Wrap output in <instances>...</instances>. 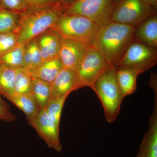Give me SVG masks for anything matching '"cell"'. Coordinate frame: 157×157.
Masks as SVG:
<instances>
[{"label": "cell", "mask_w": 157, "mask_h": 157, "mask_svg": "<svg viewBox=\"0 0 157 157\" xmlns=\"http://www.w3.org/2000/svg\"><path fill=\"white\" fill-rule=\"evenodd\" d=\"M29 9H44L62 6L59 0H25Z\"/></svg>", "instance_id": "obj_26"}, {"label": "cell", "mask_w": 157, "mask_h": 157, "mask_svg": "<svg viewBox=\"0 0 157 157\" xmlns=\"http://www.w3.org/2000/svg\"><path fill=\"white\" fill-rule=\"evenodd\" d=\"M25 48V45L17 43L12 49L0 57V63L14 69L24 67Z\"/></svg>", "instance_id": "obj_22"}, {"label": "cell", "mask_w": 157, "mask_h": 157, "mask_svg": "<svg viewBox=\"0 0 157 157\" xmlns=\"http://www.w3.org/2000/svg\"><path fill=\"white\" fill-rule=\"evenodd\" d=\"M135 38L150 46L157 47V16L154 14L137 26Z\"/></svg>", "instance_id": "obj_14"}, {"label": "cell", "mask_w": 157, "mask_h": 157, "mask_svg": "<svg viewBox=\"0 0 157 157\" xmlns=\"http://www.w3.org/2000/svg\"><path fill=\"white\" fill-rule=\"evenodd\" d=\"M108 64L103 54L95 47H88L77 72L82 87H91Z\"/></svg>", "instance_id": "obj_8"}, {"label": "cell", "mask_w": 157, "mask_h": 157, "mask_svg": "<svg viewBox=\"0 0 157 157\" xmlns=\"http://www.w3.org/2000/svg\"><path fill=\"white\" fill-rule=\"evenodd\" d=\"M29 123L35 129L38 135L50 148L58 152L62 150L59 139L60 124L49 116L46 109H41L36 116Z\"/></svg>", "instance_id": "obj_9"}, {"label": "cell", "mask_w": 157, "mask_h": 157, "mask_svg": "<svg viewBox=\"0 0 157 157\" xmlns=\"http://www.w3.org/2000/svg\"><path fill=\"white\" fill-rule=\"evenodd\" d=\"M42 63L59 56L61 36L55 31L50 29L36 38Z\"/></svg>", "instance_id": "obj_12"}, {"label": "cell", "mask_w": 157, "mask_h": 157, "mask_svg": "<svg viewBox=\"0 0 157 157\" xmlns=\"http://www.w3.org/2000/svg\"><path fill=\"white\" fill-rule=\"evenodd\" d=\"M2 9L21 13L29 9L25 0H0Z\"/></svg>", "instance_id": "obj_25"}, {"label": "cell", "mask_w": 157, "mask_h": 157, "mask_svg": "<svg viewBox=\"0 0 157 157\" xmlns=\"http://www.w3.org/2000/svg\"><path fill=\"white\" fill-rule=\"evenodd\" d=\"M62 6L29 9L21 13L17 43L25 45L52 28L62 13Z\"/></svg>", "instance_id": "obj_2"}, {"label": "cell", "mask_w": 157, "mask_h": 157, "mask_svg": "<svg viewBox=\"0 0 157 157\" xmlns=\"http://www.w3.org/2000/svg\"><path fill=\"white\" fill-rule=\"evenodd\" d=\"M87 48L78 42L61 37L59 56L63 68L77 72Z\"/></svg>", "instance_id": "obj_11"}, {"label": "cell", "mask_w": 157, "mask_h": 157, "mask_svg": "<svg viewBox=\"0 0 157 157\" xmlns=\"http://www.w3.org/2000/svg\"><path fill=\"white\" fill-rule=\"evenodd\" d=\"M18 42V33H0V57L12 49Z\"/></svg>", "instance_id": "obj_24"}, {"label": "cell", "mask_w": 157, "mask_h": 157, "mask_svg": "<svg viewBox=\"0 0 157 157\" xmlns=\"http://www.w3.org/2000/svg\"><path fill=\"white\" fill-rule=\"evenodd\" d=\"M42 63L36 39L31 40L25 45L24 64V67L32 73Z\"/></svg>", "instance_id": "obj_18"}, {"label": "cell", "mask_w": 157, "mask_h": 157, "mask_svg": "<svg viewBox=\"0 0 157 157\" xmlns=\"http://www.w3.org/2000/svg\"><path fill=\"white\" fill-rule=\"evenodd\" d=\"M2 9V7H1V3H0V9Z\"/></svg>", "instance_id": "obj_31"}, {"label": "cell", "mask_w": 157, "mask_h": 157, "mask_svg": "<svg viewBox=\"0 0 157 157\" xmlns=\"http://www.w3.org/2000/svg\"><path fill=\"white\" fill-rule=\"evenodd\" d=\"M114 0H76L62 6V12L86 17L100 28L111 22Z\"/></svg>", "instance_id": "obj_5"}, {"label": "cell", "mask_w": 157, "mask_h": 157, "mask_svg": "<svg viewBox=\"0 0 157 157\" xmlns=\"http://www.w3.org/2000/svg\"><path fill=\"white\" fill-rule=\"evenodd\" d=\"M16 69L0 63V94L6 98L14 94Z\"/></svg>", "instance_id": "obj_19"}, {"label": "cell", "mask_w": 157, "mask_h": 157, "mask_svg": "<svg viewBox=\"0 0 157 157\" xmlns=\"http://www.w3.org/2000/svg\"><path fill=\"white\" fill-rule=\"evenodd\" d=\"M0 94V120L12 122L16 120L15 116L11 112L9 105L3 100Z\"/></svg>", "instance_id": "obj_27"}, {"label": "cell", "mask_w": 157, "mask_h": 157, "mask_svg": "<svg viewBox=\"0 0 157 157\" xmlns=\"http://www.w3.org/2000/svg\"><path fill=\"white\" fill-rule=\"evenodd\" d=\"M140 73L128 69H117V79L123 98L133 94L137 89V78Z\"/></svg>", "instance_id": "obj_16"}, {"label": "cell", "mask_w": 157, "mask_h": 157, "mask_svg": "<svg viewBox=\"0 0 157 157\" xmlns=\"http://www.w3.org/2000/svg\"><path fill=\"white\" fill-rule=\"evenodd\" d=\"M136 157H157V103L155 102L151 116L148 130L140 145Z\"/></svg>", "instance_id": "obj_13"}, {"label": "cell", "mask_w": 157, "mask_h": 157, "mask_svg": "<svg viewBox=\"0 0 157 157\" xmlns=\"http://www.w3.org/2000/svg\"><path fill=\"white\" fill-rule=\"evenodd\" d=\"M117 68L108 64L91 88L102 103L106 120L109 123L116 119L124 98L117 79Z\"/></svg>", "instance_id": "obj_3"}, {"label": "cell", "mask_w": 157, "mask_h": 157, "mask_svg": "<svg viewBox=\"0 0 157 157\" xmlns=\"http://www.w3.org/2000/svg\"><path fill=\"white\" fill-rule=\"evenodd\" d=\"M59 1L62 6H64L73 2L76 0H59Z\"/></svg>", "instance_id": "obj_29"}, {"label": "cell", "mask_w": 157, "mask_h": 157, "mask_svg": "<svg viewBox=\"0 0 157 157\" xmlns=\"http://www.w3.org/2000/svg\"><path fill=\"white\" fill-rule=\"evenodd\" d=\"M154 14L144 0H121L113 9L111 22L136 27Z\"/></svg>", "instance_id": "obj_7"}, {"label": "cell", "mask_w": 157, "mask_h": 157, "mask_svg": "<svg viewBox=\"0 0 157 157\" xmlns=\"http://www.w3.org/2000/svg\"><path fill=\"white\" fill-rule=\"evenodd\" d=\"M63 68L61 62L58 56L42 63L31 74L34 78H39L50 84Z\"/></svg>", "instance_id": "obj_17"}, {"label": "cell", "mask_w": 157, "mask_h": 157, "mask_svg": "<svg viewBox=\"0 0 157 157\" xmlns=\"http://www.w3.org/2000/svg\"><path fill=\"white\" fill-rule=\"evenodd\" d=\"M32 76L30 72L25 68L16 69L14 94H29L32 93Z\"/></svg>", "instance_id": "obj_23"}, {"label": "cell", "mask_w": 157, "mask_h": 157, "mask_svg": "<svg viewBox=\"0 0 157 157\" xmlns=\"http://www.w3.org/2000/svg\"><path fill=\"white\" fill-rule=\"evenodd\" d=\"M157 63L156 48L134 38L123 57L119 68L144 73Z\"/></svg>", "instance_id": "obj_6"}, {"label": "cell", "mask_w": 157, "mask_h": 157, "mask_svg": "<svg viewBox=\"0 0 157 157\" xmlns=\"http://www.w3.org/2000/svg\"><path fill=\"white\" fill-rule=\"evenodd\" d=\"M100 29V27L86 17L62 12L51 29L63 38L89 47L94 45Z\"/></svg>", "instance_id": "obj_4"}, {"label": "cell", "mask_w": 157, "mask_h": 157, "mask_svg": "<svg viewBox=\"0 0 157 157\" xmlns=\"http://www.w3.org/2000/svg\"><path fill=\"white\" fill-rule=\"evenodd\" d=\"M136 27L111 22L100 28L93 46L107 62L117 69L126 52L135 38Z\"/></svg>", "instance_id": "obj_1"}, {"label": "cell", "mask_w": 157, "mask_h": 157, "mask_svg": "<svg viewBox=\"0 0 157 157\" xmlns=\"http://www.w3.org/2000/svg\"><path fill=\"white\" fill-rule=\"evenodd\" d=\"M33 94L40 109H45L50 96V84L41 79L32 76Z\"/></svg>", "instance_id": "obj_21"}, {"label": "cell", "mask_w": 157, "mask_h": 157, "mask_svg": "<svg viewBox=\"0 0 157 157\" xmlns=\"http://www.w3.org/2000/svg\"><path fill=\"white\" fill-rule=\"evenodd\" d=\"M144 1L155 12L157 7V0H144Z\"/></svg>", "instance_id": "obj_28"}, {"label": "cell", "mask_w": 157, "mask_h": 157, "mask_svg": "<svg viewBox=\"0 0 157 157\" xmlns=\"http://www.w3.org/2000/svg\"><path fill=\"white\" fill-rule=\"evenodd\" d=\"M50 98L68 97L73 91L82 87L77 72L63 68L50 84Z\"/></svg>", "instance_id": "obj_10"}, {"label": "cell", "mask_w": 157, "mask_h": 157, "mask_svg": "<svg viewBox=\"0 0 157 157\" xmlns=\"http://www.w3.org/2000/svg\"><path fill=\"white\" fill-rule=\"evenodd\" d=\"M21 13L0 9V33H18Z\"/></svg>", "instance_id": "obj_20"}, {"label": "cell", "mask_w": 157, "mask_h": 157, "mask_svg": "<svg viewBox=\"0 0 157 157\" xmlns=\"http://www.w3.org/2000/svg\"><path fill=\"white\" fill-rule=\"evenodd\" d=\"M6 98L22 110L26 116L28 122L33 120L41 110L32 93L14 94Z\"/></svg>", "instance_id": "obj_15"}, {"label": "cell", "mask_w": 157, "mask_h": 157, "mask_svg": "<svg viewBox=\"0 0 157 157\" xmlns=\"http://www.w3.org/2000/svg\"><path fill=\"white\" fill-rule=\"evenodd\" d=\"M114 2H115V5H116L120 1H121V0H114Z\"/></svg>", "instance_id": "obj_30"}]
</instances>
